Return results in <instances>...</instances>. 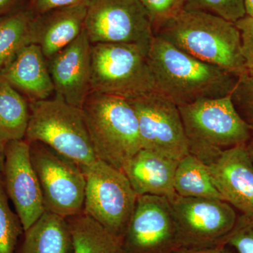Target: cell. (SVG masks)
<instances>
[{"label": "cell", "instance_id": "cell-1", "mask_svg": "<svg viewBox=\"0 0 253 253\" xmlns=\"http://www.w3.org/2000/svg\"><path fill=\"white\" fill-rule=\"evenodd\" d=\"M148 59L156 91L178 106L229 96L239 81L237 75L203 62L157 36L150 44Z\"/></svg>", "mask_w": 253, "mask_h": 253}, {"label": "cell", "instance_id": "cell-2", "mask_svg": "<svg viewBox=\"0 0 253 253\" xmlns=\"http://www.w3.org/2000/svg\"><path fill=\"white\" fill-rule=\"evenodd\" d=\"M176 48L203 62L238 76L248 71L235 23L210 13L183 9L154 31Z\"/></svg>", "mask_w": 253, "mask_h": 253}, {"label": "cell", "instance_id": "cell-3", "mask_svg": "<svg viewBox=\"0 0 253 253\" xmlns=\"http://www.w3.org/2000/svg\"><path fill=\"white\" fill-rule=\"evenodd\" d=\"M178 108L189 154L206 165L226 150L247 144L253 136V131L236 111L231 94L199 100Z\"/></svg>", "mask_w": 253, "mask_h": 253}, {"label": "cell", "instance_id": "cell-4", "mask_svg": "<svg viewBox=\"0 0 253 253\" xmlns=\"http://www.w3.org/2000/svg\"><path fill=\"white\" fill-rule=\"evenodd\" d=\"M81 109L96 158L122 170L142 149L132 106L123 98L91 92Z\"/></svg>", "mask_w": 253, "mask_h": 253}, {"label": "cell", "instance_id": "cell-5", "mask_svg": "<svg viewBox=\"0 0 253 253\" xmlns=\"http://www.w3.org/2000/svg\"><path fill=\"white\" fill-rule=\"evenodd\" d=\"M30 112L25 140L42 143L81 168L98 159L81 109L55 94L30 103Z\"/></svg>", "mask_w": 253, "mask_h": 253}, {"label": "cell", "instance_id": "cell-6", "mask_svg": "<svg viewBox=\"0 0 253 253\" xmlns=\"http://www.w3.org/2000/svg\"><path fill=\"white\" fill-rule=\"evenodd\" d=\"M91 87V92L126 100L156 91L148 51L133 44H92Z\"/></svg>", "mask_w": 253, "mask_h": 253}, {"label": "cell", "instance_id": "cell-7", "mask_svg": "<svg viewBox=\"0 0 253 253\" xmlns=\"http://www.w3.org/2000/svg\"><path fill=\"white\" fill-rule=\"evenodd\" d=\"M86 179L84 212L121 244L138 196L122 170L97 159L82 168Z\"/></svg>", "mask_w": 253, "mask_h": 253}, {"label": "cell", "instance_id": "cell-8", "mask_svg": "<svg viewBox=\"0 0 253 253\" xmlns=\"http://www.w3.org/2000/svg\"><path fill=\"white\" fill-rule=\"evenodd\" d=\"M30 153L46 211L66 219L83 213L86 179L81 166L39 141L30 143Z\"/></svg>", "mask_w": 253, "mask_h": 253}, {"label": "cell", "instance_id": "cell-9", "mask_svg": "<svg viewBox=\"0 0 253 253\" xmlns=\"http://www.w3.org/2000/svg\"><path fill=\"white\" fill-rule=\"evenodd\" d=\"M180 250L224 246L239 214L222 200L176 196L169 201Z\"/></svg>", "mask_w": 253, "mask_h": 253}, {"label": "cell", "instance_id": "cell-10", "mask_svg": "<svg viewBox=\"0 0 253 253\" xmlns=\"http://www.w3.org/2000/svg\"><path fill=\"white\" fill-rule=\"evenodd\" d=\"M84 29L91 44H133L147 51L154 37L140 0H89Z\"/></svg>", "mask_w": 253, "mask_h": 253}, {"label": "cell", "instance_id": "cell-11", "mask_svg": "<svg viewBox=\"0 0 253 253\" xmlns=\"http://www.w3.org/2000/svg\"><path fill=\"white\" fill-rule=\"evenodd\" d=\"M127 101L136 113L142 149L178 161L189 154L180 112L174 101L158 91Z\"/></svg>", "mask_w": 253, "mask_h": 253}, {"label": "cell", "instance_id": "cell-12", "mask_svg": "<svg viewBox=\"0 0 253 253\" xmlns=\"http://www.w3.org/2000/svg\"><path fill=\"white\" fill-rule=\"evenodd\" d=\"M121 248L123 253H176L180 250L167 198L138 196Z\"/></svg>", "mask_w": 253, "mask_h": 253}, {"label": "cell", "instance_id": "cell-13", "mask_svg": "<svg viewBox=\"0 0 253 253\" xmlns=\"http://www.w3.org/2000/svg\"><path fill=\"white\" fill-rule=\"evenodd\" d=\"M1 179L24 231L27 230L46 211L27 141H11L6 144Z\"/></svg>", "mask_w": 253, "mask_h": 253}, {"label": "cell", "instance_id": "cell-14", "mask_svg": "<svg viewBox=\"0 0 253 253\" xmlns=\"http://www.w3.org/2000/svg\"><path fill=\"white\" fill-rule=\"evenodd\" d=\"M91 46L86 31L47 60L55 94L82 109L91 92Z\"/></svg>", "mask_w": 253, "mask_h": 253}, {"label": "cell", "instance_id": "cell-15", "mask_svg": "<svg viewBox=\"0 0 253 253\" xmlns=\"http://www.w3.org/2000/svg\"><path fill=\"white\" fill-rule=\"evenodd\" d=\"M207 166L223 200L253 218V163L246 145L223 151Z\"/></svg>", "mask_w": 253, "mask_h": 253}, {"label": "cell", "instance_id": "cell-16", "mask_svg": "<svg viewBox=\"0 0 253 253\" xmlns=\"http://www.w3.org/2000/svg\"><path fill=\"white\" fill-rule=\"evenodd\" d=\"M87 4L49 10L35 15L32 44L41 46L46 60L73 42L84 29Z\"/></svg>", "mask_w": 253, "mask_h": 253}, {"label": "cell", "instance_id": "cell-17", "mask_svg": "<svg viewBox=\"0 0 253 253\" xmlns=\"http://www.w3.org/2000/svg\"><path fill=\"white\" fill-rule=\"evenodd\" d=\"M0 79L9 83L29 103L49 99L55 92L47 60L36 44L23 48L0 71Z\"/></svg>", "mask_w": 253, "mask_h": 253}, {"label": "cell", "instance_id": "cell-18", "mask_svg": "<svg viewBox=\"0 0 253 253\" xmlns=\"http://www.w3.org/2000/svg\"><path fill=\"white\" fill-rule=\"evenodd\" d=\"M178 162L141 149L126 163L122 171L138 196H161L171 201L176 196L174 179Z\"/></svg>", "mask_w": 253, "mask_h": 253}, {"label": "cell", "instance_id": "cell-19", "mask_svg": "<svg viewBox=\"0 0 253 253\" xmlns=\"http://www.w3.org/2000/svg\"><path fill=\"white\" fill-rule=\"evenodd\" d=\"M16 253H73L67 219L45 211L24 231Z\"/></svg>", "mask_w": 253, "mask_h": 253}, {"label": "cell", "instance_id": "cell-20", "mask_svg": "<svg viewBox=\"0 0 253 253\" xmlns=\"http://www.w3.org/2000/svg\"><path fill=\"white\" fill-rule=\"evenodd\" d=\"M30 103L6 81L0 79V141L4 144L25 139Z\"/></svg>", "mask_w": 253, "mask_h": 253}, {"label": "cell", "instance_id": "cell-21", "mask_svg": "<svg viewBox=\"0 0 253 253\" xmlns=\"http://www.w3.org/2000/svg\"><path fill=\"white\" fill-rule=\"evenodd\" d=\"M174 188L176 195L181 197L224 201L213 183L207 165L190 154L178 162Z\"/></svg>", "mask_w": 253, "mask_h": 253}, {"label": "cell", "instance_id": "cell-22", "mask_svg": "<svg viewBox=\"0 0 253 253\" xmlns=\"http://www.w3.org/2000/svg\"><path fill=\"white\" fill-rule=\"evenodd\" d=\"M67 221L73 253H123L120 241L84 212Z\"/></svg>", "mask_w": 253, "mask_h": 253}, {"label": "cell", "instance_id": "cell-23", "mask_svg": "<svg viewBox=\"0 0 253 253\" xmlns=\"http://www.w3.org/2000/svg\"><path fill=\"white\" fill-rule=\"evenodd\" d=\"M34 16L27 5L0 17V71L23 48L32 44Z\"/></svg>", "mask_w": 253, "mask_h": 253}, {"label": "cell", "instance_id": "cell-24", "mask_svg": "<svg viewBox=\"0 0 253 253\" xmlns=\"http://www.w3.org/2000/svg\"><path fill=\"white\" fill-rule=\"evenodd\" d=\"M9 200L0 179V253H16L24 233L21 219L10 208Z\"/></svg>", "mask_w": 253, "mask_h": 253}, {"label": "cell", "instance_id": "cell-25", "mask_svg": "<svg viewBox=\"0 0 253 253\" xmlns=\"http://www.w3.org/2000/svg\"><path fill=\"white\" fill-rule=\"evenodd\" d=\"M184 9L210 13L234 23L246 16L245 0H185Z\"/></svg>", "mask_w": 253, "mask_h": 253}, {"label": "cell", "instance_id": "cell-26", "mask_svg": "<svg viewBox=\"0 0 253 253\" xmlns=\"http://www.w3.org/2000/svg\"><path fill=\"white\" fill-rule=\"evenodd\" d=\"M231 99L240 117L253 132V75L239 76Z\"/></svg>", "mask_w": 253, "mask_h": 253}, {"label": "cell", "instance_id": "cell-27", "mask_svg": "<svg viewBox=\"0 0 253 253\" xmlns=\"http://www.w3.org/2000/svg\"><path fill=\"white\" fill-rule=\"evenodd\" d=\"M224 246L234 249L237 253H253V218L239 214Z\"/></svg>", "mask_w": 253, "mask_h": 253}, {"label": "cell", "instance_id": "cell-28", "mask_svg": "<svg viewBox=\"0 0 253 253\" xmlns=\"http://www.w3.org/2000/svg\"><path fill=\"white\" fill-rule=\"evenodd\" d=\"M149 15L153 31L184 9L185 0H140Z\"/></svg>", "mask_w": 253, "mask_h": 253}, {"label": "cell", "instance_id": "cell-29", "mask_svg": "<svg viewBox=\"0 0 253 253\" xmlns=\"http://www.w3.org/2000/svg\"><path fill=\"white\" fill-rule=\"evenodd\" d=\"M235 25L241 34V49L248 73L253 75V17L246 16Z\"/></svg>", "mask_w": 253, "mask_h": 253}, {"label": "cell", "instance_id": "cell-30", "mask_svg": "<svg viewBox=\"0 0 253 253\" xmlns=\"http://www.w3.org/2000/svg\"><path fill=\"white\" fill-rule=\"evenodd\" d=\"M89 1V0H28V6L33 14L38 15L57 8L88 4Z\"/></svg>", "mask_w": 253, "mask_h": 253}, {"label": "cell", "instance_id": "cell-31", "mask_svg": "<svg viewBox=\"0 0 253 253\" xmlns=\"http://www.w3.org/2000/svg\"><path fill=\"white\" fill-rule=\"evenodd\" d=\"M28 0H0V17L27 6Z\"/></svg>", "mask_w": 253, "mask_h": 253}, {"label": "cell", "instance_id": "cell-32", "mask_svg": "<svg viewBox=\"0 0 253 253\" xmlns=\"http://www.w3.org/2000/svg\"><path fill=\"white\" fill-rule=\"evenodd\" d=\"M176 253H234L228 246H218L201 250H179Z\"/></svg>", "mask_w": 253, "mask_h": 253}, {"label": "cell", "instance_id": "cell-33", "mask_svg": "<svg viewBox=\"0 0 253 253\" xmlns=\"http://www.w3.org/2000/svg\"><path fill=\"white\" fill-rule=\"evenodd\" d=\"M5 146L6 144L0 141V179L2 176L5 161Z\"/></svg>", "mask_w": 253, "mask_h": 253}, {"label": "cell", "instance_id": "cell-34", "mask_svg": "<svg viewBox=\"0 0 253 253\" xmlns=\"http://www.w3.org/2000/svg\"><path fill=\"white\" fill-rule=\"evenodd\" d=\"M246 5V16L253 17V0H245Z\"/></svg>", "mask_w": 253, "mask_h": 253}, {"label": "cell", "instance_id": "cell-35", "mask_svg": "<svg viewBox=\"0 0 253 253\" xmlns=\"http://www.w3.org/2000/svg\"><path fill=\"white\" fill-rule=\"evenodd\" d=\"M246 149L253 163V136L246 144Z\"/></svg>", "mask_w": 253, "mask_h": 253}]
</instances>
